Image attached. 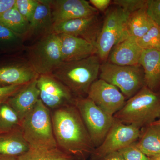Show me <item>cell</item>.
<instances>
[{"label": "cell", "mask_w": 160, "mask_h": 160, "mask_svg": "<svg viewBox=\"0 0 160 160\" xmlns=\"http://www.w3.org/2000/svg\"><path fill=\"white\" fill-rule=\"evenodd\" d=\"M53 134L59 149L73 160H86L95 148L75 105L52 110Z\"/></svg>", "instance_id": "obj_1"}, {"label": "cell", "mask_w": 160, "mask_h": 160, "mask_svg": "<svg viewBox=\"0 0 160 160\" xmlns=\"http://www.w3.org/2000/svg\"><path fill=\"white\" fill-rule=\"evenodd\" d=\"M102 61L97 55L71 62H62L52 75L76 98L87 97L92 84L99 75Z\"/></svg>", "instance_id": "obj_2"}, {"label": "cell", "mask_w": 160, "mask_h": 160, "mask_svg": "<svg viewBox=\"0 0 160 160\" xmlns=\"http://www.w3.org/2000/svg\"><path fill=\"white\" fill-rule=\"evenodd\" d=\"M160 117V91L144 86L126 100L122 109L113 116L115 120L142 128L154 122Z\"/></svg>", "instance_id": "obj_3"}, {"label": "cell", "mask_w": 160, "mask_h": 160, "mask_svg": "<svg viewBox=\"0 0 160 160\" xmlns=\"http://www.w3.org/2000/svg\"><path fill=\"white\" fill-rule=\"evenodd\" d=\"M21 127L30 148L58 147L53 134L51 110L40 99L22 120Z\"/></svg>", "instance_id": "obj_4"}, {"label": "cell", "mask_w": 160, "mask_h": 160, "mask_svg": "<svg viewBox=\"0 0 160 160\" xmlns=\"http://www.w3.org/2000/svg\"><path fill=\"white\" fill-rule=\"evenodd\" d=\"M130 14L115 5L106 11L96 45V54L102 62L107 61L112 49L117 43L128 37L126 25Z\"/></svg>", "instance_id": "obj_5"}, {"label": "cell", "mask_w": 160, "mask_h": 160, "mask_svg": "<svg viewBox=\"0 0 160 160\" xmlns=\"http://www.w3.org/2000/svg\"><path fill=\"white\" fill-rule=\"evenodd\" d=\"M99 76L119 89L126 100L146 86L144 70L140 64L122 66L103 62L101 63Z\"/></svg>", "instance_id": "obj_6"}, {"label": "cell", "mask_w": 160, "mask_h": 160, "mask_svg": "<svg viewBox=\"0 0 160 160\" xmlns=\"http://www.w3.org/2000/svg\"><path fill=\"white\" fill-rule=\"evenodd\" d=\"M28 57L29 64L39 75L51 74L62 62L58 35L43 36L29 47Z\"/></svg>", "instance_id": "obj_7"}, {"label": "cell", "mask_w": 160, "mask_h": 160, "mask_svg": "<svg viewBox=\"0 0 160 160\" xmlns=\"http://www.w3.org/2000/svg\"><path fill=\"white\" fill-rule=\"evenodd\" d=\"M77 108L95 149L102 143L114 122L113 116L102 110L89 98H76Z\"/></svg>", "instance_id": "obj_8"}, {"label": "cell", "mask_w": 160, "mask_h": 160, "mask_svg": "<svg viewBox=\"0 0 160 160\" xmlns=\"http://www.w3.org/2000/svg\"><path fill=\"white\" fill-rule=\"evenodd\" d=\"M141 129L115 120L106 138L96 148L90 156V160H98L107 154L120 150L137 142Z\"/></svg>", "instance_id": "obj_9"}, {"label": "cell", "mask_w": 160, "mask_h": 160, "mask_svg": "<svg viewBox=\"0 0 160 160\" xmlns=\"http://www.w3.org/2000/svg\"><path fill=\"white\" fill-rule=\"evenodd\" d=\"M37 82L40 100L51 111L74 105L76 98L52 75H39Z\"/></svg>", "instance_id": "obj_10"}, {"label": "cell", "mask_w": 160, "mask_h": 160, "mask_svg": "<svg viewBox=\"0 0 160 160\" xmlns=\"http://www.w3.org/2000/svg\"><path fill=\"white\" fill-rule=\"evenodd\" d=\"M103 22L98 14L75 19L54 22L50 33L67 34L86 40L96 47Z\"/></svg>", "instance_id": "obj_11"}, {"label": "cell", "mask_w": 160, "mask_h": 160, "mask_svg": "<svg viewBox=\"0 0 160 160\" xmlns=\"http://www.w3.org/2000/svg\"><path fill=\"white\" fill-rule=\"evenodd\" d=\"M87 97L103 111L113 117L122 109L126 101L119 89L100 78L92 84Z\"/></svg>", "instance_id": "obj_12"}, {"label": "cell", "mask_w": 160, "mask_h": 160, "mask_svg": "<svg viewBox=\"0 0 160 160\" xmlns=\"http://www.w3.org/2000/svg\"><path fill=\"white\" fill-rule=\"evenodd\" d=\"M53 22L88 17L99 12L85 0H49Z\"/></svg>", "instance_id": "obj_13"}, {"label": "cell", "mask_w": 160, "mask_h": 160, "mask_svg": "<svg viewBox=\"0 0 160 160\" xmlns=\"http://www.w3.org/2000/svg\"><path fill=\"white\" fill-rule=\"evenodd\" d=\"M143 50L136 39L128 36L112 48L106 62L118 66L139 65Z\"/></svg>", "instance_id": "obj_14"}, {"label": "cell", "mask_w": 160, "mask_h": 160, "mask_svg": "<svg viewBox=\"0 0 160 160\" xmlns=\"http://www.w3.org/2000/svg\"><path fill=\"white\" fill-rule=\"evenodd\" d=\"M58 35L62 62L78 61L96 54L95 46L86 40L69 35Z\"/></svg>", "instance_id": "obj_15"}, {"label": "cell", "mask_w": 160, "mask_h": 160, "mask_svg": "<svg viewBox=\"0 0 160 160\" xmlns=\"http://www.w3.org/2000/svg\"><path fill=\"white\" fill-rule=\"evenodd\" d=\"M38 78L24 85L6 102L17 113L21 122L40 99Z\"/></svg>", "instance_id": "obj_16"}, {"label": "cell", "mask_w": 160, "mask_h": 160, "mask_svg": "<svg viewBox=\"0 0 160 160\" xmlns=\"http://www.w3.org/2000/svg\"><path fill=\"white\" fill-rule=\"evenodd\" d=\"M39 75L29 63L0 67V86H22L38 78Z\"/></svg>", "instance_id": "obj_17"}, {"label": "cell", "mask_w": 160, "mask_h": 160, "mask_svg": "<svg viewBox=\"0 0 160 160\" xmlns=\"http://www.w3.org/2000/svg\"><path fill=\"white\" fill-rule=\"evenodd\" d=\"M139 64L145 75V86L152 91H160V51L143 49Z\"/></svg>", "instance_id": "obj_18"}, {"label": "cell", "mask_w": 160, "mask_h": 160, "mask_svg": "<svg viewBox=\"0 0 160 160\" xmlns=\"http://www.w3.org/2000/svg\"><path fill=\"white\" fill-rule=\"evenodd\" d=\"M21 126L8 132L0 133V155L18 158L30 149Z\"/></svg>", "instance_id": "obj_19"}, {"label": "cell", "mask_w": 160, "mask_h": 160, "mask_svg": "<svg viewBox=\"0 0 160 160\" xmlns=\"http://www.w3.org/2000/svg\"><path fill=\"white\" fill-rule=\"evenodd\" d=\"M53 23L49 0H38L26 35L43 37L49 34L51 32Z\"/></svg>", "instance_id": "obj_20"}, {"label": "cell", "mask_w": 160, "mask_h": 160, "mask_svg": "<svg viewBox=\"0 0 160 160\" xmlns=\"http://www.w3.org/2000/svg\"><path fill=\"white\" fill-rule=\"evenodd\" d=\"M136 144L144 154L152 158L160 154V125L155 122L141 129Z\"/></svg>", "instance_id": "obj_21"}, {"label": "cell", "mask_w": 160, "mask_h": 160, "mask_svg": "<svg viewBox=\"0 0 160 160\" xmlns=\"http://www.w3.org/2000/svg\"><path fill=\"white\" fill-rule=\"evenodd\" d=\"M155 25L146 12V7L143 8L129 15L126 23V33L128 36L138 39L145 35Z\"/></svg>", "instance_id": "obj_22"}, {"label": "cell", "mask_w": 160, "mask_h": 160, "mask_svg": "<svg viewBox=\"0 0 160 160\" xmlns=\"http://www.w3.org/2000/svg\"><path fill=\"white\" fill-rule=\"evenodd\" d=\"M0 25L24 37L29 30V23L21 15L14 5L0 16Z\"/></svg>", "instance_id": "obj_23"}, {"label": "cell", "mask_w": 160, "mask_h": 160, "mask_svg": "<svg viewBox=\"0 0 160 160\" xmlns=\"http://www.w3.org/2000/svg\"><path fill=\"white\" fill-rule=\"evenodd\" d=\"M18 160H73L58 147L53 149L30 148Z\"/></svg>", "instance_id": "obj_24"}, {"label": "cell", "mask_w": 160, "mask_h": 160, "mask_svg": "<svg viewBox=\"0 0 160 160\" xmlns=\"http://www.w3.org/2000/svg\"><path fill=\"white\" fill-rule=\"evenodd\" d=\"M21 120L7 102L0 104V133L8 132L21 126Z\"/></svg>", "instance_id": "obj_25"}, {"label": "cell", "mask_w": 160, "mask_h": 160, "mask_svg": "<svg viewBox=\"0 0 160 160\" xmlns=\"http://www.w3.org/2000/svg\"><path fill=\"white\" fill-rule=\"evenodd\" d=\"M23 37L16 34L4 26L0 25V49L11 51L20 48L22 45Z\"/></svg>", "instance_id": "obj_26"}, {"label": "cell", "mask_w": 160, "mask_h": 160, "mask_svg": "<svg viewBox=\"0 0 160 160\" xmlns=\"http://www.w3.org/2000/svg\"><path fill=\"white\" fill-rule=\"evenodd\" d=\"M137 41L143 49L160 51V26L155 24L145 35Z\"/></svg>", "instance_id": "obj_27"}, {"label": "cell", "mask_w": 160, "mask_h": 160, "mask_svg": "<svg viewBox=\"0 0 160 160\" xmlns=\"http://www.w3.org/2000/svg\"><path fill=\"white\" fill-rule=\"evenodd\" d=\"M38 0H16L15 6L29 23L38 6Z\"/></svg>", "instance_id": "obj_28"}, {"label": "cell", "mask_w": 160, "mask_h": 160, "mask_svg": "<svg viewBox=\"0 0 160 160\" xmlns=\"http://www.w3.org/2000/svg\"><path fill=\"white\" fill-rule=\"evenodd\" d=\"M118 151L125 160H152L138 148L136 142Z\"/></svg>", "instance_id": "obj_29"}, {"label": "cell", "mask_w": 160, "mask_h": 160, "mask_svg": "<svg viewBox=\"0 0 160 160\" xmlns=\"http://www.w3.org/2000/svg\"><path fill=\"white\" fill-rule=\"evenodd\" d=\"M147 2L148 0H114L112 3L131 14L134 12L146 8Z\"/></svg>", "instance_id": "obj_30"}, {"label": "cell", "mask_w": 160, "mask_h": 160, "mask_svg": "<svg viewBox=\"0 0 160 160\" xmlns=\"http://www.w3.org/2000/svg\"><path fill=\"white\" fill-rule=\"evenodd\" d=\"M146 12L155 24L160 26V0H148Z\"/></svg>", "instance_id": "obj_31"}, {"label": "cell", "mask_w": 160, "mask_h": 160, "mask_svg": "<svg viewBox=\"0 0 160 160\" xmlns=\"http://www.w3.org/2000/svg\"><path fill=\"white\" fill-rule=\"evenodd\" d=\"M24 86H0V104L7 102Z\"/></svg>", "instance_id": "obj_32"}, {"label": "cell", "mask_w": 160, "mask_h": 160, "mask_svg": "<svg viewBox=\"0 0 160 160\" xmlns=\"http://www.w3.org/2000/svg\"><path fill=\"white\" fill-rule=\"evenodd\" d=\"M89 2L99 12L106 11L112 3L110 0H90Z\"/></svg>", "instance_id": "obj_33"}, {"label": "cell", "mask_w": 160, "mask_h": 160, "mask_svg": "<svg viewBox=\"0 0 160 160\" xmlns=\"http://www.w3.org/2000/svg\"><path fill=\"white\" fill-rule=\"evenodd\" d=\"M16 0H0V16L14 6Z\"/></svg>", "instance_id": "obj_34"}, {"label": "cell", "mask_w": 160, "mask_h": 160, "mask_svg": "<svg viewBox=\"0 0 160 160\" xmlns=\"http://www.w3.org/2000/svg\"><path fill=\"white\" fill-rule=\"evenodd\" d=\"M98 160H125L119 151L113 152L107 154Z\"/></svg>", "instance_id": "obj_35"}, {"label": "cell", "mask_w": 160, "mask_h": 160, "mask_svg": "<svg viewBox=\"0 0 160 160\" xmlns=\"http://www.w3.org/2000/svg\"><path fill=\"white\" fill-rule=\"evenodd\" d=\"M0 160H18V158L0 155Z\"/></svg>", "instance_id": "obj_36"}, {"label": "cell", "mask_w": 160, "mask_h": 160, "mask_svg": "<svg viewBox=\"0 0 160 160\" xmlns=\"http://www.w3.org/2000/svg\"><path fill=\"white\" fill-rule=\"evenodd\" d=\"M151 158L152 160H160V154Z\"/></svg>", "instance_id": "obj_37"}, {"label": "cell", "mask_w": 160, "mask_h": 160, "mask_svg": "<svg viewBox=\"0 0 160 160\" xmlns=\"http://www.w3.org/2000/svg\"><path fill=\"white\" fill-rule=\"evenodd\" d=\"M155 122H156L157 123H158V124H159V125H160V117L159 118V119L157 120V121Z\"/></svg>", "instance_id": "obj_38"}]
</instances>
